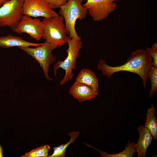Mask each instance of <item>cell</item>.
<instances>
[{"instance_id":"cell-1","label":"cell","mask_w":157,"mask_h":157,"mask_svg":"<svg viewBox=\"0 0 157 157\" xmlns=\"http://www.w3.org/2000/svg\"><path fill=\"white\" fill-rule=\"evenodd\" d=\"M97 68L103 75L110 79L113 74L121 71L134 73L141 77L144 88L147 90V82L150 69L153 66L152 58L144 49H138L132 51L127 62L122 65L110 66L104 60H100L97 65Z\"/></svg>"},{"instance_id":"cell-2","label":"cell","mask_w":157,"mask_h":157,"mask_svg":"<svg viewBox=\"0 0 157 157\" xmlns=\"http://www.w3.org/2000/svg\"><path fill=\"white\" fill-rule=\"evenodd\" d=\"M42 21L44 24L42 38L50 44L53 50L67 43L68 36L62 16L59 15L54 17L44 18Z\"/></svg>"},{"instance_id":"cell-3","label":"cell","mask_w":157,"mask_h":157,"mask_svg":"<svg viewBox=\"0 0 157 157\" xmlns=\"http://www.w3.org/2000/svg\"><path fill=\"white\" fill-rule=\"evenodd\" d=\"M83 0H68L64 5L61 6L59 14L64 19L67 34L71 38L81 40L77 33L75 24L77 19H84L88 12L83 6Z\"/></svg>"},{"instance_id":"cell-4","label":"cell","mask_w":157,"mask_h":157,"mask_svg":"<svg viewBox=\"0 0 157 157\" xmlns=\"http://www.w3.org/2000/svg\"><path fill=\"white\" fill-rule=\"evenodd\" d=\"M81 40L74 38H71L68 36L67 42L68 47L66 50L67 57L63 61H58L54 65L53 71L55 76L59 68H62L65 71V75L60 82V85L64 84L73 78L74 74L73 70L76 68V60L80 55L79 51L82 47Z\"/></svg>"},{"instance_id":"cell-5","label":"cell","mask_w":157,"mask_h":157,"mask_svg":"<svg viewBox=\"0 0 157 157\" xmlns=\"http://www.w3.org/2000/svg\"><path fill=\"white\" fill-rule=\"evenodd\" d=\"M23 0H10L0 7V26H8L13 30L23 15Z\"/></svg>"},{"instance_id":"cell-6","label":"cell","mask_w":157,"mask_h":157,"mask_svg":"<svg viewBox=\"0 0 157 157\" xmlns=\"http://www.w3.org/2000/svg\"><path fill=\"white\" fill-rule=\"evenodd\" d=\"M19 48L35 58L39 63L46 79L51 81L53 80L49 76L48 72L50 66L56 59L52 53L53 49L50 44L45 42L42 45L35 48L29 47Z\"/></svg>"},{"instance_id":"cell-7","label":"cell","mask_w":157,"mask_h":157,"mask_svg":"<svg viewBox=\"0 0 157 157\" xmlns=\"http://www.w3.org/2000/svg\"><path fill=\"white\" fill-rule=\"evenodd\" d=\"M117 0H87L83 6L92 19L101 21L106 19L117 8Z\"/></svg>"},{"instance_id":"cell-8","label":"cell","mask_w":157,"mask_h":157,"mask_svg":"<svg viewBox=\"0 0 157 157\" xmlns=\"http://www.w3.org/2000/svg\"><path fill=\"white\" fill-rule=\"evenodd\" d=\"M13 31L19 34L26 33L37 41L42 38L44 33V24L40 19L23 15L20 21Z\"/></svg>"},{"instance_id":"cell-9","label":"cell","mask_w":157,"mask_h":157,"mask_svg":"<svg viewBox=\"0 0 157 157\" xmlns=\"http://www.w3.org/2000/svg\"><path fill=\"white\" fill-rule=\"evenodd\" d=\"M22 8L24 15L32 17L49 18L59 15L44 0H23Z\"/></svg>"},{"instance_id":"cell-10","label":"cell","mask_w":157,"mask_h":157,"mask_svg":"<svg viewBox=\"0 0 157 157\" xmlns=\"http://www.w3.org/2000/svg\"><path fill=\"white\" fill-rule=\"evenodd\" d=\"M69 93L79 102L89 100L95 97L97 94L90 86L75 81L70 88Z\"/></svg>"},{"instance_id":"cell-11","label":"cell","mask_w":157,"mask_h":157,"mask_svg":"<svg viewBox=\"0 0 157 157\" xmlns=\"http://www.w3.org/2000/svg\"><path fill=\"white\" fill-rule=\"evenodd\" d=\"M139 134V137L135 144V152L138 157H145L148 148L151 145L153 139L149 131L144 125L136 128Z\"/></svg>"},{"instance_id":"cell-12","label":"cell","mask_w":157,"mask_h":157,"mask_svg":"<svg viewBox=\"0 0 157 157\" xmlns=\"http://www.w3.org/2000/svg\"><path fill=\"white\" fill-rule=\"evenodd\" d=\"M43 43H38L27 41L19 36L10 34L0 37V47L8 48L14 47L19 48L27 47L31 46L36 47L42 44Z\"/></svg>"},{"instance_id":"cell-13","label":"cell","mask_w":157,"mask_h":157,"mask_svg":"<svg viewBox=\"0 0 157 157\" xmlns=\"http://www.w3.org/2000/svg\"><path fill=\"white\" fill-rule=\"evenodd\" d=\"M75 81L89 85L97 95L98 94V80L92 70L86 69H82L78 73Z\"/></svg>"},{"instance_id":"cell-14","label":"cell","mask_w":157,"mask_h":157,"mask_svg":"<svg viewBox=\"0 0 157 157\" xmlns=\"http://www.w3.org/2000/svg\"><path fill=\"white\" fill-rule=\"evenodd\" d=\"M155 108L151 104L150 108L148 109L146 115V120L144 126L151 133L153 139L157 140V119L155 115Z\"/></svg>"},{"instance_id":"cell-15","label":"cell","mask_w":157,"mask_h":157,"mask_svg":"<svg viewBox=\"0 0 157 157\" xmlns=\"http://www.w3.org/2000/svg\"><path fill=\"white\" fill-rule=\"evenodd\" d=\"M135 144L129 141L125 146V149L122 151L116 154H108L106 151H101L95 149L100 153L101 157H132L135 152Z\"/></svg>"},{"instance_id":"cell-16","label":"cell","mask_w":157,"mask_h":157,"mask_svg":"<svg viewBox=\"0 0 157 157\" xmlns=\"http://www.w3.org/2000/svg\"><path fill=\"white\" fill-rule=\"evenodd\" d=\"M80 132L77 131H72L69 133L68 135L70 136V140L66 144H62L57 147H53V152L51 155L48 157H64L65 156V152L66 149L71 144L73 143L75 139L78 136Z\"/></svg>"},{"instance_id":"cell-17","label":"cell","mask_w":157,"mask_h":157,"mask_svg":"<svg viewBox=\"0 0 157 157\" xmlns=\"http://www.w3.org/2000/svg\"><path fill=\"white\" fill-rule=\"evenodd\" d=\"M50 147L48 144L33 149L30 152L26 153L22 157H48V152Z\"/></svg>"},{"instance_id":"cell-18","label":"cell","mask_w":157,"mask_h":157,"mask_svg":"<svg viewBox=\"0 0 157 157\" xmlns=\"http://www.w3.org/2000/svg\"><path fill=\"white\" fill-rule=\"evenodd\" d=\"M148 78L150 79L151 85L149 97L152 98L157 91V67L153 66L151 67L148 73Z\"/></svg>"},{"instance_id":"cell-19","label":"cell","mask_w":157,"mask_h":157,"mask_svg":"<svg viewBox=\"0 0 157 157\" xmlns=\"http://www.w3.org/2000/svg\"><path fill=\"white\" fill-rule=\"evenodd\" d=\"M53 9L59 8L65 4L68 0H44Z\"/></svg>"},{"instance_id":"cell-20","label":"cell","mask_w":157,"mask_h":157,"mask_svg":"<svg viewBox=\"0 0 157 157\" xmlns=\"http://www.w3.org/2000/svg\"><path fill=\"white\" fill-rule=\"evenodd\" d=\"M145 50L149 54L153 59V61L152 62L153 66L157 67V49L147 47Z\"/></svg>"},{"instance_id":"cell-21","label":"cell","mask_w":157,"mask_h":157,"mask_svg":"<svg viewBox=\"0 0 157 157\" xmlns=\"http://www.w3.org/2000/svg\"><path fill=\"white\" fill-rule=\"evenodd\" d=\"M3 148L0 144V157H3Z\"/></svg>"},{"instance_id":"cell-22","label":"cell","mask_w":157,"mask_h":157,"mask_svg":"<svg viewBox=\"0 0 157 157\" xmlns=\"http://www.w3.org/2000/svg\"><path fill=\"white\" fill-rule=\"evenodd\" d=\"M10 0H0V7L5 3Z\"/></svg>"},{"instance_id":"cell-23","label":"cell","mask_w":157,"mask_h":157,"mask_svg":"<svg viewBox=\"0 0 157 157\" xmlns=\"http://www.w3.org/2000/svg\"><path fill=\"white\" fill-rule=\"evenodd\" d=\"M151 48L153 49H157V43H154L153 44Z\"/></svg>"}]
</instances>
